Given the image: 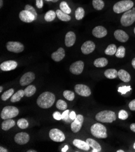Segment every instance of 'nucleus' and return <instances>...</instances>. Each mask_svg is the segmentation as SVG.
Masks as SVG:
<instances>
[{
  "mask_svg": "<svg viewBox=\"0 0 135 152\" xmlns=\"http://www.w3.org/2000/svg\"><path fill=\"white\" fill-rule=\"evenodd\" d=\"M17 125L20 129H25L28 127V123L26 119L21 118L18 121Z\"/></svg>",
  "mask_w": 135,
  "mask_h": 152,
  "instance_id": "nucleus-37",
  "label": "nucleus"
},
{
  "mask_svg": "<svg viewBox=\"0 0 135 152\" xmlns=\"http://www.w3.org/2000/svg\"><path fill=\"white\" fill-rule=\"evenodd\" d=\"M76 41V35L73 32L70 31L66 35L65 44L67 47H72Z\"/></svg>",
  "mask_w": 135,
  "mask_h": 152,
  "instance_id": "nucleus-19",
  "label": "nucleus"
},
{
  "mask_svg": "<svg viewBox=\"0 0 135 152\" xmlns=\"http://www.w3.org/2000/svg\"><path fill=\"white\" fill-rule=\"evenodd\" d=\"M19 17L22 21L27 23H32L34 21L36 20L34 14L26 10H24L20 12L19 14Z\"/></svg>",
  "mask_w": 135,
  "mask_h": 152,
  "instance_id": "nucleus-12",
  "label": "nucleus"
},
{
  "mask_svg": "<svg viewBox=\"0 0 135 152\" xmlns=\"http://www.w3.org/2000/svg\"><path fill=\"white\" fill-rule=\"evenodd\" d=\"M131 64H132V66L135 69V58H133L132 59V61H131Z\"/></svg>",
  "mask_w": 135,
  "mask_h": 152,
  "instance_id": "nucleus-51",
  "label": "nucleus"
},
{
  "mask_svg": "<svg viewBox=\"0 0 135 152\" xmlns=\"http://www.w3.org/2000/svg\"><path fill=\"white\" fill-rule=\"evenodd\" d=\"M14 89L13 88H10L8 90L6 91L5 92H4L2 95H1V99L4 101H7L9 98H11L12 95L14 94Z\"/></svg>",
  "mask_w": 135,
  "mask_h": 152,
  "instance_id": "nucleus-33",
  "label": "nucleus"
},
{
  "mask_svg": "<svg viewBox=\"0 0 135 152\" xmlns=\"http://www.w3.org/2000/svg\"><path fill=\"white\" fill-rule=\"evenodd\" d=\"M27 152H36V151H35V150H28V151H27Z\"/></svg>",
  "mask_w": 135,
  "mask_h": 152,
  "instance_id": "nucleus-53",
  "label": "nucleus"
},
{
  "mask_svg": "<svg viewBox=\"0 0 135 152\" xmlns=\"http://www.w3.org/2000/svg\"><path fill=\"white\" fill-rule=\"evenodd\" d=\"M104 75L108 79H115L118 77V72L114 69H107L105 71Z\"/></svg>",
  "mask_w": 135,
  "mask_h": 152,
  "instance_id": "nucleus-26",
  "label": "nucleus"
},
{
  "mask_svg": "<svg viewBox=\"0 0 135 152\" xmlns=\"http://www.w3.org/2000/svg\"><path fill=\"white\" fill-rule=\"evenodd\" d=\"M115 38L121 42H126L129 39V37L126 32L122 30H116L114 32Z\"/></svg>",
  "mask_w": 135,
  "mask_h": 152,
  "instance_id": "nucleus-18",
  "label": "nucleus"
},
{
  "mask_svg": "<svg viewBox=\"0 0 135 152\" xmlns=\"http://www.w3.org/2000/svg\"><path fill=\"white\" fill-rule=\"evenodd\" d=\"M108 64V60L106 58H99L96 59L94 61V65L96 67H106Z\"/></svg>",
  "mask_w": 135,
  "mask_h": 152,
  "instance_id": "nucleus-28",
  "label": "nucleus"
},
{
  "mask_svg": "<svg viewBox=\"0 0 135 152\" xmlns=\"http://www.w3.org/2000/svg\"><path fill=\"white\" fill-rule=\"evenodd\" d=\"M124 151H123V150H117V152H124Z\"/></svg>",
  "mask_w": 135,
  "mask_h": 152,
  "instance_id": "nucleus-56",
  "label": "nucleus"
},
{
  "mask_svg": "<svg viewBox=\"0 0 135 152\" xmlns=\"http://www.w3.org/2000/svg\"><path fill=\"white\" fill-rule=\"evenodd\" d=\"M92 34L94 37L98 38H101L106 37L107 34V29L103 26H98L95 27L92 30Z\"/></svg>",
  "mask_w": 135,
  "mask_h": 152,
  "instance_id": "nucleus-17",
  "label": "nucleus"
},
{
  "mask_svg": "<svg viewBox=\"0 0 135 152\" xmlns=\"http://www.w3.org/2000/svg\"><path fill=\"white\" fill-rule=\"evenodd\" d=\"M15 125V121L11 119H6L1 124V129L4 131H7L10 129L11 128H12L13 127H14Z\"/></svg>",
  "mask_w": 135,
  "mask_h": 152,
  "instance_id": "nucleus-24",
  "label": "nucleus"
},
{
  "mask_svg": "<svg viewBox=\"0 0 135 152\" xmlns=\"http://www.w3.org/2000/svg\"><path fill=\"white\" fill-rule=\"evenodd\" d=\"M59 7H60V10H61L63 12L67 14H70L72 12L71 9L69 7L68 4L66 1H62L61 3H60Z\"/></svg>",
  "mask_w": 135,
  "mask_h": 152,
  "instance_id": "nucleus-35",
  "label": "nucleus"
},
{
  "mask_svg": "<svg viewBox=\"0 0 135 152\" xmlns=\"http://www.w3.org/2000/svg\"><path fill=\"white\" fill-rule=\"evenodd\" d=\"M68 148H69V147H68V145H66L63 148H62V150H61V151H63V152H66V151H67V150H68Z\"/></svg>",
  "mask_w": 135,
  "mask_h": 152,
  "instance_id": "nucleus-50",
  "label": "nucleus"
},
{
  "mask_svg": "<svg viewBox=\"0 0 135 152\" xmlns=\"http://www.w3.org/2000/svg\"><path fill=\"white\" fill-rule=\"evenodd\" d=\"M84 67V62L82 61H78L72 64L70 67V71L74 75H80L82 72Z\"/></svg>",
  "mask_w": 135,
  "mask_h": 152,
  "instance_id": "nucleus-13",
  "label": "nucleus"
},
{
  "mask_svg": "<svg viewBox=\"0 0 135 152\" xmlns=\"http://www.w3.org/2000/svg\"><path fill=\"white\" fill-rule=\"evenodd\" d=\"M85 15V11L83 8L79 7L75 10V18L77 20H82Z\"/></svg>",
  "mask_w": 135,
  "mask_h": 152,
  "instance_id": "nucleus-34",
  "label": "nucleus"
},
{
  "mask_svg": "<svg viewBox=\"0 0 135 152\" xmlns=\"http://www.w3.org/2000/svg\"><path fill=\"white\" fill-rule=\"evenodd\" d=\"M64 97L68 101H72L74 98V94L70 90H65L63 92Z\"/></svg>",
  "mask_w": 135,
  "mask_h": 152,
  "instance_id": "nucleus-39",
  "label": "nucleus"
},
{
  "mask_svg": "<svg viewBox=\"0 0 135 152\" xmlns=\"http://www.w3.org/2000/svg\"><path fill=\"white\" fill-rule=\"evenodd\" d=\"M3 6V0H0V7H2Z\"/></svg>",
  "mask_w": 135,
  "mask_h": 152,
  "instance_id": "nucleus-52",
  "label": "nucleus"
},
{
  "mask_svg": "<svg viewBox=\"0 0 135 152\" xmlns=\"http://www.w3.org/2000/svg\"><path fill=\"white\" fill-rule=\"evenodd\" d=\"M91 133L95 137L99 139H104L107 137V129L101 123H96L90 128Z\"/></svg>",
  "mask_w": 135,
  "mask_h": 152,
  "instance_id": "nucleus-3",
  "label": "nucleus"
},
{
  "mask_svg": "<svg viewBox=\"0 0 135 152\" xmlns=\"http://www.w3.org/2000/svg\"><path fill=\"white\" fill-rule=\"evenodd\" d=\"M59 1V0H52V2L53 3H56V2H57V1Z\"/></svg>",
  "mask_w": 135,
  "mask_h": 152,
  "instance_id": "nucleus-55",
  "label": "nucleus"
},
{
  "mask_svg": "<svg viewBox=\"0 0 135 152\" xmlns=\"http://www.w3.org/2000/svg\"><path fill=\"white\" fill-rule=\"evenodd\" d=\"M74 90L77 94L81 96L88 97L91 95V90L84 84H77L74 86Z\"/></svg>",
  "mask_w": 135,
  "mask_h": 152,
  "instance_id": "nucleus-9",
  "label": "nucleus"
},
{
  "mask_svg": "<svg viewBox=\"0 0 135 152\" xmlns=\"http://www.w3.org/2000/svg\"><path fill=\"white\" fill-rule=\"evenodd\" d=\"M18 66V63L15 61L9 60L2 63L0 65V69L3 71H10L15 69Z\"/></svg>",
  "mask_w": 135,
  "mask_h": 152,
  "instance_id": "nucleus-16",
  "label": "nucleus"
},
{
  "mask_svg": "<svg viewBox=\"0 0 135 152\" xmlns=\"http://www.w3.org/2000/svg\"><path fill=\"white\" fill-rule=\"evenodd\" d=\"M117 51V48L115 44H110L108 45L107 49L105 50V53L107 55H113L116 54Z\"/></svg>",
  "mask_w": 135,
  "mask_h": 152,
  "instance_id": "nucleus-31",
  "label": "nucleus"
},
{
  "mask_svg": "<svg viewBox=\"0 0 135 152\" xmlns=\"http://www.w3.org/2000/svg\"><path fill=\"white\" fill-rule=\"evenodd\" d=\"M134 6V3L131 0H122L116 3L113 6V11L116 13H121L130 10Z\"/></svg>",
  "mask_w": 135,
  "mask_h": 152,
  "instance_id": "nucleus-4",
  "label": "nucleus"
},
{
  "mask_svg": "<svg viewBox=\"0 0 135 152\" xmlns=\"http://www.w3.org/2000/svg\"><path fill=\"white\" fill-rule=\"evenodd\" d=\"M35 78V75L33 72H29L24 74L20 80V84L22 86H28L32 83Z\"/></svg>",
  "mask_w": 135,
  "mask_h": 152,
  "instance_id": "nucleus-11",
  "label": "nucleus"
},
{
  "mask_svg": "<svg viewBox=\"0 0 135 152\" xmlns=\"http://www.w3.org/2000/svg\"><path fill=\"white\" fill-rule=\"evenodd\" d=\"M96 119L101 123H112L116 120V114L113 111L104 110L99 112L95 116Z\"/></svg>",
  "mask_w": 135,
  "mask_h": 152,
  "instance_id": "nucleus-2",
  "label": "nucleus"
},
{
  "mask_svg": "<svg viewBox=\"0 0 135 152\" xmlns=\"http://www.w3.org/2000/svg\"><path fill=\"white\" fill-rule=\"evenodd\" d=\"M56 16V13L53 10L48 11L44 15V20L47 22H51L55 20Z\"/></svg>",
  "mask_w": 135,
  "mask_h": 152,
  "instance_id": "nucleus-30",
  "label": "nucleus"
},
{
  "mask_svg": "<svg viewBox=\"0 0 135 152\" xmlns=\"http://www.w3.org/2000/svg\"><path fill=\"white\" fill-rule=\"evenodd\" d=\"M25 95L24 90H18L17 93H15L10 98V101L12 102H17L21 100L22 98Z\"/></svg>",
  "mask_w": 135,
  "mask_h": 152,
  "instance_id": "nucleus-25",
  "label": "nucleus"
},
{
  "mask_svg": "<svg viewBox=\"0 0 135 152\" xmlns=\"http://www.w3.org/2000/svg\"><path fill=\"white\" fill-rule=\"evenodd\" d=\"M73 144L77 148L84 151L89 150L90 147L87 142L83 141L80 140H74L73 141Z\"/></svg>",
  "mask_w": 135,
  "mask_h": 152,
  "instance_id": "nucleus-21",
  "label": "nucleus"
},
{
  "mask_svg": "<svg viewBox=\"0 0 135 152\" xmlns=\"http://www.w3.org/2000/svg\"><path fill=\"white\" fill-rule=\"evenodd\" d=\"M36 91V88L35 86L29 85L24 90L25 96L26 97H31L35 94Z\"/></svg>",
  "mask_w": 135,
  "mask_h": 152,
  "instance_id": "nucleus-29",
  "label": "nucleus"
},
{
  "mask_svg": "<svg viewBox=\"0 0 135 152\" xmlns=\"http://www.w3.org/2000/svg\"><path fill=\"white\" fill-rule=\"evenodd\" d=\"M6 48L9 52L16 53H21L24 49V45L22 43L17 41L8 42L6 44Z\"/></svg>",
  "mask_w": 135,
  "mask_h": 152,
  "instance_id": "nucleus-7",
  "label": "nucleus"
},
{
  "mask_svg": "<svg viewBox=\"0 0 135 152\" xmlns=\"http://www.w3.org/2000/svg\"><path fill=\"white\" fill-rule=\"evenodd\" d=\"M133 148L135 149V142L134 143V145H133Z\"/></svg>",
  "mask_w": 135,
  "mask_h": 152,
  "instance_id": "nucleus-58",
  "label": "nucleus"
},
{
  "mask_svg": "<svg viewBox=\"0 0 135 152\" xmlns=\"http://www.w3.org/2000/svg\"><path fill=\"white\" fill-rule=\"evenodd\" d=\"M130 129L131 131L135 132V123H133L130 125Z\"/></svg>",
  "mask_w": 135,
  "mask_h": 152,
  "instance_id": "nucleus-48",
  "label": "nucleus"
},
{
  "mask_svg": "<svg viewBox=\"0 0 135 152\" xmlns=\"http://www.w3.org/2000/svg\"><path fill=\"white\" fill-rule=\"evenodd\" d=\"M53 118L56 120H61L62 119V115L59 112H55L53 113Z\"/></svg>",
  "mask_w": 135,
  "mask_h": 152,
  "instance_id": "nucleus-44",
  "label": "nucleus"
},
{
  "mask_svg": "<svg viewBox=\"0 0 135 152\" xmlns=\"http://www.w3.org/2000/svg\"><path fill=\"white\" fill-rule=\"evenodd\" d=\"M131 87L130 86H123V87H121L118 88V92L121 93V94L124 95L126 94L127 92H129L130 90H131Z\"/></svg>",
  "mask_w": 135,
  "mask_h": 152,
  "instance_id": "nucleus-42",
  "label": "nucleus"
},
{
  "mask_svg": "<svg viewBox=\"0 0 135 152\" xmlns=\"http://www.w3.org/2000/svg\"><path fill=\"white\" fill-rule=\"evenodd\" d=\"M128 106H129V108L131 110L135 111V99H133V101H131L129 103Z\"/></svg>",
  "mask_w": 135,
  "mask_h": 152,
  "instance_id": "nucleus-45",
  "label": "nucleus"
},
{
  "mask_svg": "<svg viewBox=\"0 0 135 152\" xmlns=\"http://www.w3.org/2000/svg\"><path fill=\"white\" fill-rule=\"evenodd\" d=\"M29 135L25 132L18 133L15 136V141L20 145H24L27 144L29 141Z\"/></svg>",
  "mask_w": 135,
  "mask_h": 152,
  "instance_id": "nucleus-15",
  "label": "nucleus"
},
{
  "mask_svg": "<svg viewBox=\"0 0 135 152\" xmlns=\"http://www.w3.org/2000/svg\"><path fill=\"white\" fill-rule=\"evenodd\" d=\"M56 13L57 15V17L60 20L63 21H69L70 20H71V17L70 15L63 12L61 10H57L56 11Z\"/></svg>",
  "mask_w": 135,
  "mask_h": 152,
  "instance_id": "nucleus-27",
  "label": "nucleus"
},
{
  "mask_svg": "<svg viewBox=\"0 0 135 152\" xmlns=\"http://www.w3.org/2000/svg\"><path fill=\"white\" fill-rule=\"evenodd\" d=\"M24 10H28L29 12H31L32 13L34 14V15L35 17V19L36 20L37 19V17H38V15H37V13L35 10V9H34V7H32V6L31 5H28V4H27L25 7H24Z\"/></svg>",
  "mask_w": 135,
  "mask_h": 152,
  "instance_id": "nucleus-40",
  "label": "nucleus"
},
{
  "mask_svg": "<svg viewBox=\"0 0 135 152\" xmlns=\"http://www.w3.org/2000/svg\"><path fill=\"white\" fill-rule=\"evenodd\" d=\"M3 87L2 86H1L0 87V92H2V91H3Z\"/></svg>",
  "mask_w": 135,
  "mask_h": 152,
  "instance_id": "nucleus-54",
  "label": "nucleus"
},
{
  "mask_svg": "<svg viewBox=\"0 0 135 152\" xmlns=\"http://www.w3.org/2000/svg\"><path fill=\"white\" fill-rule=\"evenodd\" d=\"M0 151L1 152H7L8 151H7V149H6L5 148H4V147H0Z\"/></svg>",
  "mask_w": 135,
  "mask_h": 152,
  "instance_id": "nucleus-49",
  "label": "nucleus"
},
{
  "mask_svg": "<svg viewBox=\"0 0 135 152\" xmlns=\"http://www.w3.org/2000/svg\"><path fill=\"white\" fill-rule=\"evenodd\" d=\"M65 55L64 49L62 48H60L57 50V51L52 54V58L55 61L59 62L65 57Z\"/></svg>",
  "mask_w": 135,
  "mask_h": 152,
  "instance_id": "nucleus-20",
  "label": "nucleus"
},
{
  "mask_svg": "<svg viewBox=\"0 0 135 152\" xmlns=\"http://www.w3.org/2000/svg\"><path fill=\"white\" fill-rule=\"evenodd\" d=\"M92 4L94 9L97 10H102L105 6L104 2L102 0H93Z\"/></svg>",
  "mask_w": 135,
  "mask_h": 152,
  "instance_id": "nucleus-32",
  "label": "nucleus"
},
{
  "mask_svg": "<svg viewBox=\"0 0 135 152\" xmlns=\"http://www.w3.org/2000/svg\"><path fill=\"white\" fill-rule=\"evenodd\" d=\"M69 117H70V119H72V120H74V119L76 118L77 117V115H76V113L74 112H72L70 114H69Z\"/></svg>",
  "mask_w": 135,
  "mask_h": 152,
  "instance_id": "nucleus-47",
  "label": "nucleus"
},
{
  "mask_svg": "<svg viewBox=\"0 0 135 152\" xmlns=\"http://www.w3.org/2000/svg\"><path fill=\"white\" fill-rule=\"evenodd\" d=\"M128 115L127 113V112L124 110H120L118 114V117L120 119H122V120H126L128 118Z\"/></svg>",
  "mask_w": 135,
  "mask_h": 152,
  "instance_id": "nucleus-41",
  "label": "nucleus"
},
{
  "mask_svg": "<svg viewBox=\"0 0 135 152\" xmlns=\"http://www.w3.org/2000/svg\"><path fill=\"white\" fill-rule=\"evenodd\" d=\"M118 77L125 83H128L131 80V77L130 73L123 69L119 70L118 72Z\"/></svg>",
  "mask_w": 135,
  "mask_h": 152,
  "instance_id": "nucleus-23",
  "label": "nucleus"
},
{
  "mask_svg": "<svg viewBox=\"0 0 135 152\" xmlns=\"http://www.w3.org/2000/svg\"><path fill=\"white\" fill-rule=\"evenodd\" d=\"M19 114V110L14 106H6L4 107L1 113V118L4 119H12L16 117Z\"/></svg>",
  "mask_w": 135,
  "mask_h": 152,
  "instance_id": "nucleus-6",
  "label": "nucleus"
},
{
  "mask_svg": "<svg viewBox=\"0 0 135 152\" xmlns=\"http://www.w3.org/2000/svg\"><path fill=\"white\" fill-rule=\"evenodd\" d=\"M135 21V8L124 12L121 18V23L123 26L127 27L132 25Z\"/></svg>",
  "mask_w": 135,
  "mask_h": 152,
  "instance_id": "nucleus-5",
  "label": "nucleus"
},
{
  "mask_svg": "<svg viewBox=\"0 0 135 152\" xmlns=\"http://www.w3.org/2000/svg\"><path fill=\"white\" fill-rule=\"evenodd\" d=\"M134 34H135V27H134Z\"/></svg>",
  "mask_w": 135,
  "mask_h": 152,
  "instance_id": "nucleus-59",
  "label": "nucleus"
},
{
  "mask_svg": "<svg viewBox=\"0 0 135 152\" xmlns=\"http://www.w3.org/2000/svg\"><path fill=\"white\" fill-rule=\"evenodd\" d=\"M69 110H66L62 114V119L64 120V121H69L68 119L69 117Z\"/></svg>",
  "mask_w": 135,
  "mask_h": 152,
  "instance_id": "nucleus-43",
  "label": "nucleus"
},
{
  "mask_svg": "<svg viewBox=\"0 0 135 152\" xmlns=\"http://www.w3.org/2000/svg\"><path fill=\"white\" fill-rule=\"evenodd\" d=\"M84 122V117L81 115H77L76 118L74 119L73 122L71 124V130L74 133L78 132L82 126Z\"/></svg>",
  "mask_w": 135,
  "mask_h": 152,
  "instance_id": "nucleus-10",
  "label": "nucleus"
},
{
  "mask_svg": "<svg viewBox=\"0 0 135 152\" xmlns=\"http://www.w3.org/2000/svg\"><path fill=\"white\" fill-rule=\"evenodd\" d=\"M86 142L89 145V146L93 148L92 151L93 152H99L101 150V147L100 144L96 142L95 140L91 139V138H88L86 140Z\"/></svg>",
  "mask_w": 135,
  "mask_h": 152,
  "instance_id": "nucleus-22",
  "label": "nucleus"
},
{
  "mask_svg": "<svg viewBox=\"0 0 135 152\" xmlns=\"http://www.w3.org/2000/svg\"><path fill=\"white\" fill-rule=\"evenodd\" d=\"M55 101V95L50 92H45L41 94L37 99V104L42 109H49L53 105Z\"/></svg>",
  "mask_w": 135,
  "mask_h": 152,
  "instance_id": "nucleus-1",
  "label": "nucleus"
},
{
  "mask_svg": "<svg viewBox=\"0 0 135 152\" xmlns=\"http://www.w3.org/2000/svg\"><path fill=\"white\" fill-rule=\"evenodd\" d=\"M45 1H52V0H45Z\"/></svg>",
  "mask_w": 135,
  "mask_h": 152,
  "instance_id": "nucleus-57",
  "label": "nucleus"
},
{
  "mask_svg": "<svg viewBox=\"0 0 135 152\" xmlns=\"http://www.w3.org/2000/svg\"><path fill=\"white\" fill-rule=\"evenodd\" d=\"M96 48L95 44L92 41H85L81 46V52L83 54L88 55L92 53Z\"/></svg>",
  "mask_w": 135,
  "mask_h": 152,
  "instance_id": "nucleus-14",
  "label": "nucleus"
},
{
  "mask_svg": "<svg viewBox=\"0 0 135 152\" xmlns=\"http://www.w3.org/2000/svg\"><path fill=\"white\" fill-rule=\"evenodd\" d=\"M43 4L42 0H36V6L38 9H41L43 7Z\"/></svg>",
  "mask_w": 135,
  "mask_h": 152,
  "instance_id": "nucleus-46",
  "label": "nucleus"
},
{
  "mask_svg": "<svg viewBox=\"0 0 135 152\" xmlns=\"http://www.w3.org/2000/svg\"><path fill=\"white\" fill-rule=\"evenodd\" d=\"M125 55H126V49L124 46H122L121 45V46L119 47L118 49H117V51L115 54L117 58H123L125 56Z\"/></svg>",
  "mask_w": 135,
  "mask_h": 152,
  "instance_id": "nucleus-38",
  "label": "nucleus"
},
{
  "mask_svg": "<svg viewBox=\"0 0 135 152\" xmlns=\"http://www.w3.org/2000/svg\"><path fill=\"white\" fill-rule=\"evenodd\" d=\"M56 107L60 110H66L67 107V104L66 101L62 99H59L56 104Z\"/></svg>",
  "mask_w": 135,
  "mask_h": 152,
  "instance_id": "nucleus-36",
  "label": "nucleus"
},
{
  "mask_svg": "<svg viewBox=\"0 0 135 152\" xmlns=\"http://www.w3.org/2000/svg\"><path fill=\"white\" fill-rule=\"evenodd\" d=\"M50 138L55 142H62L65 140L64 133L58 129H53L49 132Z\"/></svg>",
  "mask_w": 135,
  "mask_h": 152,
  "instance_id": "nucleus-8",
  "label": "nucleus"
}]
</instances>
